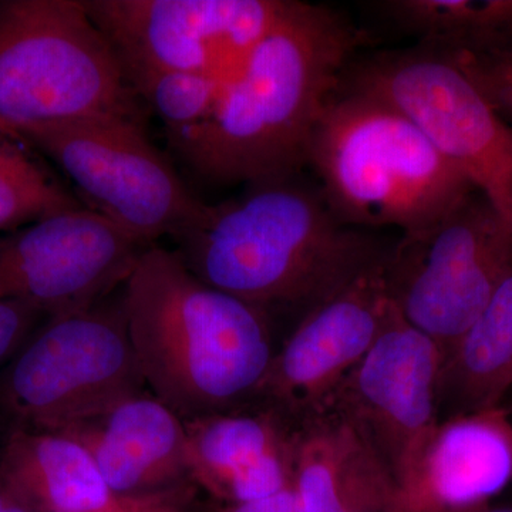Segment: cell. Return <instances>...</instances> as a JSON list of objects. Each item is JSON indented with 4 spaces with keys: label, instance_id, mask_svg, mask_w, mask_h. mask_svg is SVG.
Returning <instances> with one entry per match:
<instances>
[{
    "label": "cell",
    "instance_id": "23",
    "mask_svg": "<svg viewBox=\"0 0 512 512\" xmlns=\"http://www.w3.org/2000/svg\"><path fill=\"white\" fill-rule=\"evenodd\" d=\"M440 53L466 74L498 116L512 127V47L488 55Z\"/></svg>",
    "mask_w": 512,
    "mask_h": 512
},
{
    "label": "cell",
    "instance_id": "15",
    "mask_svg": "<svg viewBox=\"0 0 512 512\" xmlns=\"http://www.w3.org/2000/svg\"><path fill=\"white\" fill-rule=\"evenodd\" d=\"M184 424L192 483L215 497L244 503L293 483L299 426L272 407L235 409Z\"/></svg>",
    "mask_w": 512,
    "mask_h": 512
},
{
    "label": "cell",
    "instance_id": "8",
    "mask_svg": "<svg viewBox=\"0 0 512 512\" xmlns=\"http://www.w3.org/2000/svg\"><path fill=\"white\" fill-rule=\"evenodd\" d=\"M511 271L512 227L474 191L440 220L402 234L390 247L387 295L446 360Z\"/></svg>",
    "mask_w": 512,
    "mask_h": 512
},
{
    "label": "cell",
    "instance_id": "22",
    "mask_svg": "<svg viewBox=\"0 0 512 512\" xmlns=\"http://www.w3.org/2000/svg\"><path fill=\"white\" fill-rule=\"evenodd\" d=\"M224 82L211 74L167 72L138 79L131 89L156 111L174 143L210 116Z\"/></svg>",
    "mask_w": 512,
    "mask_h": 512
},
{
    "label": "cell",
    "instance_id": "24",
    "mask_svg": "<svg viewBox=\"0 0 512 512\" xmlns=\"http://www.w3.org/2000/svg\"><path fill=\"white\" fill-rule=\"evenodd\" d=\"M47 318L30 303L0 301V365L15 356Z\"/></svg>",
    "mask_w": 512,
    "mask_h": 512
},
{
    "label": "cell",
    "instance_id": "1",
    "mask_svg": "<svg viewBox=\"0 0 512 512\" xmlns=\"http://www.w3.org/2000/svg\"><path fill=\"white\" fill-rule=\"evenodd\" d=\"M356 45L355 30L332 9L285 0L222 84L210 116L174 141L175 150L211 183L254 185L301 174Z\"/></svg>",
    "mask_w": 512,
    "mask_h": 512
},
{
    "label": "cell",
    "instance_id": "14",
    "mask_svg": "<svg viewBox=\"0 0 512 512\" xmlns=\"http://www.w3.org/2000/svg\"><path fill=\"white\" fill-rule=\"evenodd\" d=\"M511 481V410L501 404L458 414L440 420L393 512L480 511Z\"/></svg>",
    "mask_w": 512,
    "mask_h": 512
},
{
    "label": "cell",
    "instance_id": "21",
    "mask_svg": "<svg viewBox=\"0 0 512 512\" xmlns=\"http://www.w3.org/2000/svg\"><path fill=\"white\" fill-rule=\"evenodd\" d=\"M10 138L0 133V234L87 208Z\"/></svg>",
    "mask_w": 512,
    "mask_h": 512
},
{
    "label": "cell",
    "instance_id": "7",
    "mask_svg": "<svg viewBox=\"0 0 512 512\" xmlns=\"http://www.w3.org/2000/svg\"><path fill=\"white\" fill-rule=\"evenodd\" d=\"M15 138L55 161L89 210L146 247L163 237L175 241L207 211L148 138L143 120L103 114L30 127Z\"/></svg>",
    "mask_w": 512,
    "mask_h": 512
},
{
    "label": "cell",
    "instance_id": "28",
    "mask_svg": "<svg viewBox=\"0 0 512 512\" xmlns=\"http://www.w3.org/2000/svg\"><path fill=\"white\" fill-rule=\"evenodd\" d=\"M476 512H512V505H488L483 510Z\"/></svg>",
    "mask_w": 512,
    "mask_h": 512
},
{
    "label": "cell",
    "instance_id": "5",
    "mask_svg": "<svg viewBox=\"0 0 512 512\" xmlns=\"http://www.w3.org/2000/svg\"><path fill=\"white\" fill-rule=\"evenodd\" d=\"M141 109L83 0H0V133Z\"/></svg>",
    "mask_w": 512,
    "mask_h": 512
},
{
    "label": "cell",
    "instance_id": "9",
    "mask_svg": "<svg viewBox=\"0 0 512 512\" xmlns=\"http://www.w3.org/2000/svg\"><path fill=\"white\" fill-rule=\"evenodd\" d=\"M352 63L342 83L412 117L512 227V127L466 74L423 45Z\"/></svg>",
    "mask_w": 512,
    "mask_h": 512
},
{
    "label": "cell",
    "instance_id": "12",
    "mask_svg": "<svg viewBox=\"0 0 512 512\" xmlns=\"http://www.w3.org/2000/svg\"><path fill=\"white\" fill-rule=\"evenodd\" d=\"M147 248L89 208L43 218L0 234V301L49 318L87 311L123 288Z\"/></svg>",
    "mask_w": 512,
    "mask_h": 512
},
{
    "label": "cell",
    "instance_id": "13",
    "mask_svg": "<svg viewBox=\"0 0 512 512\" xmlns=\"http://www.w3.org/2000/svg\"><path fill=\"white\" fill-rule=\"evenodd\" d=\"M387 252L305 312L276 350L255 399L295 424L320 412L383 328L392 305L387 295Z\"/></svg>",
    "mask_w": 512,
    "mask_h": 512
},
{
    "label": "cell",
    "instance_id": "18",
    "mask_svg": "<svg viewBox=\"0 0 512 512\" xmlns=\"http://www.w3.org/2000/svg\"><path fill=\"white\" fill-rule=\"evenodd\" d=\"M0 493L28 512H93L113 491L76 440L15 429L0 451Z\"/></svg>",
    "mask_w": 512,
    "mask_h": 512
},
{
    "label": "cell",
    "instance_id": "10",
    "mask_svg": "<svg viewBox=\"0 0 512 512\" xmlns=\"http://www.w3.org/2000/svg\"><path fill=\"white\" fill-rule=\"evenodd\" d=\"M443 362L437 343L392 303L372 348L318 413L336 417L356 434L392 478L397 494L412 484L439 426Z\"/></svg>",
    "mask_w": 512,
    "mask_h": 512
},
{
    "label": "cell",
    "instance_id": "17",
    "mask_svg": "<svg viewBox=\"0 0 512 512\" xmlns=\"http://www.w3.org/2000/svg\"><path fill=\"white\" fill-rule=\"evenodd\" d=\"M298 426L293 485L301 512H393L396 485L345 423L320 413Z\"/></svg>",
    "mask_w": 512,
    "mask_h": 512
},
{
    "label": "cell",
    "instance_id": "25",
    "mask_svg": "<svg viewBox=\"0 0 512 512\" xmlns=\"http://www.w3.org/2000/svg\"><path fill=\"white\" fill-rule=\"evenodd\" d=\"M195 484L188 483L147 491V493L114 494L110 503L93 512H192Z\"/></svg>",
    "mask_w": 512,
    "mask_h": 512
},
{
    "label": "cell",
    "instance_id": "2",
    "mask_svg": "<svg viewBox=\"0 0 512 512\" xmlns=\"http://www.w3.org/2000/svg\"><path fill=\"white\" fill-rule=\"evenodd\" d=\"M174 242L198 279L265 311L308 312L390 248L343 224L301 174L247 185L237 198L208 204L201 221Z\"/></svg>",
    "mask_w": 512,
    "mask_h": 512
},
{
    "label": "cell",
    "instance_id": "19",
    "mask_svg": "<svg viewBox=\"0 0 512 512\" xmlns=\"http://www.w3.org/2000/svg\"><path fill=\"white\" fill-rule=\"evenodd\" d=\"M512 389V271L444 360L440 420L504 404Z\"/></svg>",
    "mask_w": 512,
    "mask_h": 512
},
{
    "label": "cell",
    "instance_id": "6",
    "mask_svg": "<svg viewBox=\"0 0 512 512\" xmlns=\"http://www.w3.org/2000/svg\"><path fill=\"white\" fill-rule=\"evenodd\" d=\"M123 296L47 318L0 373L15 429L64 433L144 394Z\"/></svg>",
    "mask_w": 512,
    "mask_h": 512
},
{
    "label": "cell",
    "instance_id": "3",
    "mask_svg": "<svg viewBox=\"0 0 512 512\" xmlns=\"http://www.w3.org/2000/svg\"><path fill=\"white\" fill-rule=\"evenodd\" d=\"M144 383L184 421L255 399L276 349L268 311L212 288L151 245L121 288Z\"/></svg>",
    "mask_w": 512,
    "mask_h": 512
},
{
    "label": "cell",
    "instance_id": "29",
    "mask_svg": "<svg viewBox=\"0 0 512 512\" xmlns=\"http://www.w3.org/2000/svg\"><path fill=\"white\" fill-rule=\"evenodd\" d=\"M508 396H512V389H511V392H510V393H508ZM508 396H507V397H508Z\"/></svg>",
    "mask_w": 512,
    "mask_h": 512
},
{
    "label": "cell",
    "instance_id": "27",
    "mask_svg": "<svg viewBox=\"0 0 512 512\" xmlns=\"http://www.w3.org/2000/svg\"><path fill=\"white\" fill-rule=\"evenodd\" d=\"M0 512H28L19 504L13 503L5 494L0 493Z\"/></svg>",
    "mask_w": 512,
    "mask_h": 512
},
{
    "label": "cell",
    "instance_id": "4",
    "mask_svg": "<svg viewBox=\"0 0 512 512\" xmlns=\"http://www.w3.org/2000/svg\"><path fill=\"white\" fill-rule=\"evenodd\" d=\"M308 167L333 214L365 231H419L476 191L412 117L343 83L313 131Z\"/></svg>",
    "mask_w": 512,
    "mask_h": 512
},
{
    "label": "cell",
    "instance_id": "16",
    "mask_svg": "<svg viewBox=\"0 0 512 512\" xmlns=\"http://www.w3.org/2000/svg\"><path fill=\"white\" fill-rule=\"evenodd\" d=\"M93 458L114 494L147 493L188 483L184 420L153 394H140L64 431Z\"/></svg>",
    "mask_w": 512,
    "mask_h": 512
},
{
    "label": "cell",
    "instance_id": "26",
    "mask_svg": "<svg viewBox=\"0 0 512 512\" xmlns=\"http://www.w3.org/2000/svg\"><path fill=\"white\" fill-rule=\"evenodd\" d=\"M228 512H301L293 483L266 497L234 504Z\"/></svg>",
    "mask_w": 512,
    "mask_h": 512
},
{
    "label": "cell",
    "instance_id": "11",
    "mask_svg": "<svg viewBox=\"0 0 512 512\" xmlns=\"http://www.w3.org/2000/svg\"><path fill=\"white\" fill-rule=\"evenodd\" d=\"M127 83L156 73L227 80L271 29L285 0H83Z\"/></svg>",
    "mask_w": 512,
    "mask_h": 512
},
{
    "label": "cell",
    "instance_id": "20",
    "mask_svg": "<svg viewBox=\"0 0 512 512\" xmlns=\"http://www.w3.org/2000/svg\"><path fill=\"white\" fill-rule=\"evenodd\" d=\"M376 6L419 45L439 52L488 55L512 47V0H384Z\"/></svg>",
    "mask_w": 512,
    "mask_h": 512
}]
</instances>
